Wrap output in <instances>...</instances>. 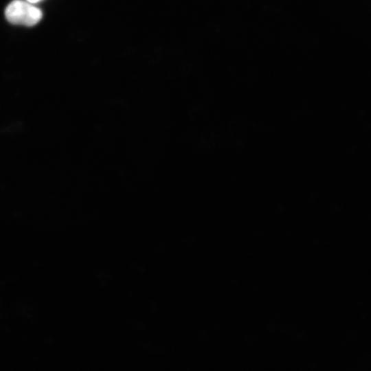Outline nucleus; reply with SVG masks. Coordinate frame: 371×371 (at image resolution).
Wrapping results in <instances>:
<instances>
[{"instance_id":"f03ea898","label":"nucleus","mask_w":371,"mask_h":371,"mask_svg":"<svg viewBox=\"0 0 371 371\" xmlns=\"http://www.w3.org/2000/svg\"><path fill=\"white\" fill-rule=\"evenodd\" d=\"M27 1L31 3H35L41 1V0H26Z\"/></svg>"},{"instance_id":"f257e3e1","label":"nucleus","mask_w":371,"mask_h":371,"mask_svg":"<svg viewBox=\"0 0 371 371\" xmlns=\"http://www.w3.org/2000/svg\"><path fill=\"white\" fill-rule=\"evenodd\" d=\"M28 1L14 0L5 8L7 20L13 24L32 26L39 22L42 11Z\"/></svg>"}]
</instances>
